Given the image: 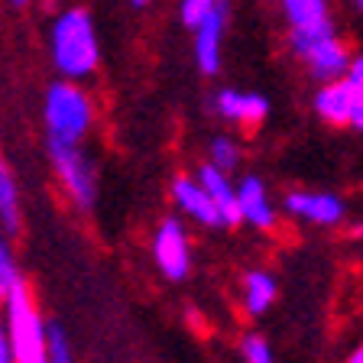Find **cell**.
<instances>
[{
  "instance_id": "obj_1",
  "label": "cell",
  "mask_w": 363,
  "mask_h": 363,
  "mask_svg": "<svg viewBox=\"0 0 363 363\" xmlns=\"http://www.w3.org/2000/svg\"><path fill=\"white\" fill-rule=\"evenodd\" d=\"M49 55L62 78L84 82L101 68V43L94 16L82 4H68L52 16L49 26Z\"/></svg>"
},
{
  "instance_id": "obj_2",
  "label": "cell",
  "mask_w": 363,
  "mask_h": 363,
  "mask_svg": "<svg viewBox=\"0 0 363 363\" xmlns=\"http://www.w3.org/2000/svg\"><path fill=\"white\" fill-rule=\"evenodd\" d=\"M43 123L49 140L82 143L94 127V101L82 88V82H52L43 94Z\"/></svg>"
},
{
  "instance_id": "obj_3",
  "label": "cell",
  "mask_w": 363,
  "mask_h": 363,
  "mask_svg": "<svg viewBox=\"0 0 363 363\" xmlns=\"http://www.w3.org/2000/svg\"><path fill=\"white\" fill-rule=\"evenodd\" d=\"M289 52L302 62L308 78L318 84L340 82L347 75L354 52H350L347 39L337 33V26H321V30H289L286 33Z\"/></svg>"
},
{
  "instance_id": "obj_4",
  "label": "cell",
  "mask_w": 363,
  "mask_h": 363,
  "mask_svg": "<svg viewBox=\"0 0 363 363\" xmlns=\"http://www.w3.org/2000/svg\"><path fill=\"white\" fill-rule=\"evenodd\" d=\"M4 321L10 331L16 363H49V347H45V321L36 308L26 279L4 298Z\"/></svg>"
},
{
  "instance_id": "obj_5",
  "label": "cell",
  "mask_w": 363,
  "mask_h": 363,
  "mask_svg": "<svg viewBox=\"0 0 363 363\" xmlns=\"http://www.w3.org/2000/svg\"><path fill=\"white\" fill-rule=\"evenodd\" d=\"M45 150H49L52 172L59 179V185L65 189L68 201L75 204V208H82V211H91L98 204V172H94V162L84 152V146L49 140Z\"/></svg>"
},
{
  "instance_id": "obj_6",
  "label": "cell",
  "mask_w": 363,
  "mask_h": 363,
  "mask_svg": "<svg viewBox=\"0 0 363 363\" xmlns=\"http://www.w3.org/2000/svg\"><path fill=\"white\" fill-rule=\"evenodd\" d=\"M152 259L156 269L166 276L169 282H182L191 269V243H189V227L179 214L162 218L152 230Z\"/></svg>"
},
{
  "instance_id": "obj_7",
  "label": "cell",
  "mask_w": 363,
  "mask_h": 363,
  "mask_svg": "<svg viewBox=\"0 0 363 363\" xmlns=\"http://www.w3.org/2000/svg\"><path fill=\"white\" fill-rule=\"evenodd\" d=\"M282 208L295 220H305V224L315 227H337L344 220V214H347V208H344V201L337 195H331V191H305V189L286 191Z\"/></svg>"
},
{
  "instance_id": "obj_8",
  "label": "cell",
  "mask_w": 363,
  "mask_h": 363,
  "mask_svg": "<svg viewBox=\"0 0 363 363\" xmlns=\"http://www.w3.org/2000/svg\"><path fill=\"white\" fill-rule=\"evenodd\" d=\"M214 113L220 121L234 123L243 130H257L259 123L269 117V101L257 91H237V88H220L214 94Z\"/></svg>"
},
{
  "instance_id": "obj_9",
  "label": "cell",
  "mask_w": 363,
  "mask_h": 363,
  "mask_svg": "<svg viewBox=\"0 0 363 363\" xmlns=\"http://www.w3.org/2000/svg\"><path fill=\"white\" fill-rule=\"evenodd\" d=\"M224 30H227V0L198 23L195 30V65L204 78L220 72V52H224Z\"/></svg>"
},
{
  "instance_id": "obj_10",
  "label": "cell",
  "mask_w": 363,
  "mask_h": 363,
  "mask_svg": "<svg viewBox=\"0 0 363 363\" xmlns=\"http://www.w3.org/2000/svg\"><path fill=\"white\" fill-rule=\"evenodd\" d=\"M172 201L182 218L195 220V224H201V227H224V218H220L218 204L211 201V195H208V189L198 182V175H175Z\"/></svg>"
},
{
  "instance_id": "obj_11",
  "label": "cell",
  "mask_w": 363,
  "mask_h": 363,
  "mask_svg": "<svg viewBox=\"0 0 363 363\" xmlns=\"http://www.w3.org/2000/svg\"><path fill=\"white\" fill-rule=\"evenodd\" d=\"M311 111L328 127H350V121H354V94H350L347 78L318 84L315 94H311Z\"/></svg>"
},
{
  "instance_id": "obj_12",
  "label": "cell",
  "mask_w": 363,
  "mask_h": 363,
  "mask_svg": "<svg viewBox=\"0 0 363 363\" xmlns=\"http://www.w3.org/2000/svg\"><path fill=\"white\" fill-rule=\"evenodd\" d=\"M237 198H240L243 224L257 227V230H272L276 227L279 211H276V204H272L269 191H266V182L259 175H243L237 182Z\"/></svg>"
},
{
  "instance_id": "obj_13",
  "label": "cell",
  "mask_w": 363,
  "mask_h": 363,
  "mask_svg": "<svg viewBox=\"0 0 363 363\" xmlns=\"http://www.w3.org/2000/svg\"><path fill=\"white\" fill-rule=\"evenodd\" d=\"M198 182H201L211 201L218 204L220 218H224V227H240L243 214H240V198H237V182H230V172L218 169L214 162H201L198 166Z\"/></svg>"
},
{
  "instance_id": "obj_14",
  "label": "cell",
  "mask_w": 363,
  "mask_h": 363,
  "mask_svg": "<svg viewBox=\"0 0 363 363\" xmlns=\"http://www.w3.org/2000/svg\"><path fill=\"white\" fill-rule=\"evenodd\" d=\"M286 30H321L334 26L331 0H276Z\"/></svg>"
},
{
  "instance_id": "obj_15",
  "label": "cell",
  "mask_w": 363,
  "mask_h": 363,
  "mask_svg": "<svg viewBox=\"0 0 363 363\" xmlns=\"http://www.w3.org/2000/svg\"><path fill=\"white\" fill-rule=\"evenodd\" d=\"M276 295H279V286H276V276L266 269H250L243 276V311L250 318H263L266 311L276 305Z\"/></svg>"
},
{
  "instance_id": "obj_16",
  "label": "cell",
  "mask_w": 363,
  "mask_h": 363,
  "mask_svg": "<svg viewBox=\"0 0 363 363\" xmlns=\"http://www.w3.org/2000/svg\"><path fill=\"white\" fill-rule=\"evenodd\" d=\"M0 224L10 230V237H20V230H23L20 189H16V179L4 156H0Z\"/></svg>"
},
{
  "instance_id": "obj_17",
  "label": "cell",
  "mask_w": 363,
  "mask_h": 363,
  "mask_svg": "<svg viewBox=\"0 0 363 363\" xmlns=\"http://www.w3.org/2000/svg\"><path fill=\"white\" fill-rule=\"evenodd\" d=\"M20 282H23V272H20V266H16L13 247H10V230L0 224V302H4Z\"/></svg>"
},
{
  "instance_id": "obj_18",
  "label": "cell",
  "mask_w": 363,
  "mask_h": 363,
  "mask_svg": "<svg viewBox=\"0 0 363 363\" xmlns=\"http://www.w3.org/2000/svg\"><path fill=\"white\" fill-rule=\"evenodd\" d=\"M240 159H243V150L234 136H214L211 143H208V162H214L224 172H234L240 166Z\"/></svg>"
},
{
  "instance_id": "obj_19",
  "label": "cell",
  "mask_w": 363,
  "mask_h": 363,
  "mask_svg": "<svg viewBox=\"0 0 363 363\" xmlns=\"http://www.w3.org/2000/svg\"><path fill=\"white\" fill-rule=\"evenodd\" d=\"M344 78H347L350 94H354V121H350V127H354L357 133H363V52L354 55V62H350Z\"/></svg>"
},
{
  "instance_id": "obj_20",
  "label": "cell",
  "mask_w": 363,
  "mask_h": 363,
  "mask_svg": "<svg viewBox=\"0 0 363 363\" xmlns=\"http://www.w3.org/2000/svg\"><path fill=\"white\" fill-rule=\"evenodd\" d=\"M45 347H49V363H75L68 334L59 321H49V325H45Z\"/></svg>"
},
{
  "instance_id": "obj_21",
  "label": "cell",
  "mask_w": 363,
  "mask_h": 363,
  "mask_svg": "<svg viewBox=\"0 0 363 363\" xmlns=\"http://www.w3.org/2000/svg\"><path fill=\"white\" fill-rule=\"evenodd\" d=\"M240 354H243V363H276V357H272V347H269V340H266L263 334H257V331L243 334V340H240Z\"/></svg>"
},
{
  "instance_id": "obj_22",
  "label": "cell",
  "mask_w": 363,
  "mask_h": 363,
  "mask_svg": "<svg viewBox=\"0 0 363 363\" xmlns=\"http://www.w3.org/2000/svg\"><path fill=\"white\" fill-rule=\"evenodd\" d=\"M220 4H224V0H179V20L185 23L189 30H195L198 23L211 13L214 7H220Z\"/></svg>"
},
{
  "instance_id": "obj_23",
  "label": "cell",
  "mask_w": 363,
  "mask_h": 363,
  "mask_svg": "<svg viewBox=\"0 0 363 363\" xmlns=\"http://www.w3.org/2000/svg\"><path fill=\"white\" fill-rule=\"evenodd\" d=\"M0 363H16L13 344H10V331H7V321H4V318H0Z\"/></svg>"
},
{
  "instance_id": "obj_24",
  "label": "cell",
  "mask_w": 363,
  "mask_h": 363,
  "mask_svg": "<svg viewBox=\"0 0 363 363\" xmlns=\"http://www.w3.org/2000/svg\"><path fill=\"white\" fill-rule=\"evenodd\" d=\"M347 7L354 10V13H357V16H360V20H363V0H347Z\"/></svg>"
},
{
  "instance_id": "obj_25",
  "label": "cell",
  "mask_w": 363,
  "mask_h": 363,
  "mask_svg": "<svg viewBox=\"0 0 363 363\" xmlns=\"http://www.w3.org/2000/svg\"><path fill=\"white\" fill-rule=\"evenodd\" d=\"M347 363H363V344H360V347H357V350H354V354H350V357H347Z\"/></svg>"
},
{
  "instance_id": "obj_26",
  "label": "cell",
  "mask_w": 363,
  "mask_h": 363,
  "mask_svg": "<svg viewBox=\"0 0 363 363\" xmlns=\"http://www.w3.org/2000/svg\"><path fill=\"white\" fill-rule=\"evenodd\" d=\"M130 4H133V7H150L152 0H130Z\"/></svg>"
},
{
  "instance_id": "obj_27",
  "label": "cell",
  "mask_w": 363,
  "mask_h": 363,
  "mask_svg": "<svg viewBox=\"0 0 363 363\" xmlns=\"http://www.w3.org/2000/svg\"><path fill=\"white\" fill-rule=\"evenodd\" d=\"M10 4H16V7H26V4H30V0H10Z\"/></svg>"
}]
</instances>
